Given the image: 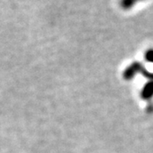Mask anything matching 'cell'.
<instances>
[{"instance_id":"obj_1","label":"cell","mask_w":153,"mask_h":153,"mask_svg":"<svg viewBox=\"0 0 153 153\" xmlns=\"http://www.w3.org/2000/svg\"><path fill=\"white\" fill-rule=\"evenodd\" d=\"M145 0H119V5L124 10H129L134 8L138 3L143 2Z\"/></svg>"},{"instance_id":"obj_3","label":"cell","mask_w":153,"mask_h":153,"mask_svg":"<svg viewBox=\"0 0 153 153\" xmlns=\"http://www.w3.org/2000/svg\"><path fill=\"white\" fill-rule=\"evenodd\" d=\"M146 59L153 62V49H149L146 53Z\"/></svg>"},{"instance_id":"obj_2","label":"cell","mask_w":153,"mask_h":153,"mask_svg":"<svg viewBox=\"0 0 153 153\" xmlns=\"http://www.w3.org/2000/svg\"><path fill=\"white\" fill-rule=\"evenodd\" d=\"M144 94H145V96L148 97V96H151L153 94V83H150L148 84L147 86H146V88H144Z\"/></svg>"}]
</instances>
